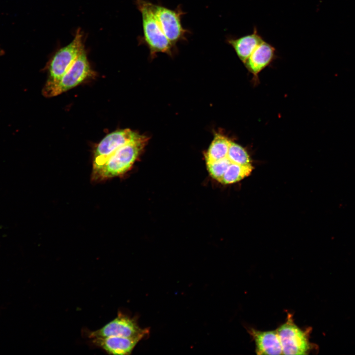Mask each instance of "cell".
<instances>
[{
	"label": "cell",
	"mask_w": 355,
	"mask_h": 355,
	"mask_svg": "<svg viewBox=\"0 0 355 355\" xmlns=\"http://www.w3.org/2000/svg\"><path fill=\"white\" fill-rule=\"evenodd\" d=\"M147 141V138L140 135L116 150L106 160L101 168L91 176L93 181H101L122 175L133 166Z\"/></svg>",
	"instance_id": "cell-1"
},
{
	"label": "cell",
	"mask_w": 355,
	"mask_h": 355,
	"mask_svg": "<svg viewBox=\"0 0 355 355\" xmlns=\"http://www.w3.org/2000/svg\"><path fill=\"white\" fill-rule=\"evenodd\" d=\"M136 4L142 15V40L148 48L151 56H154L157 53L171 54L175 46L162 31L151 8L150 2L136 0Z\"/></svg>",
	"instance_id": "cell-2"
},
{
	"label": "cell",
	"mask_w": 355,
	"mask_h": 355,
	"mask_svg": "<svg viewBox=\"0 0 355 355\" xmlns=\"http://www.w3.org/2000/svg\"><path fill=\"white\" fill-rule=\"evenodd\" d=\"M84 49L83 35L80 29L68 45L59 49L52 57L48 68V76L44 87L56 83L72 65Z\"/></svg>",
	"instance_id": "cell-3"
},
{
	"label": "cell",
	"mask_w": 355,
	"mask_h": 355,
	"mask_svg": "<svg viewBox=\"0 0 355 355\" xmlns=\"http://www.w3.org/2000/svg\"><path fill=\"white\" fill-rule=\"evenodd\" d=\"M276 330L283 354L307 355L313 348L308 338L309 331H304L297 326L289 314L286 321Z\"/></svg>",
	"instance_id": "cell-4"
},
{
	"label": "cell",
	"mask_w": 355,
	"mask_h": 355,
	"mask_svg": "<svg viewBox=\"0 0 355 355\" xmlns=\"http://www.w3.org/2000/svg\"><path fill=\"white\" fill-rule=\"evenodd\" d=\"M92 71L84 49L66 73L55 84L43 87V95L47 97L57 96L77 86L92 75Z\"/></svg>",
	"instance_id": "cell-5"
},
{
	"label": "cell",
	"mask_w": 355,
	"mask_h": 355,
	"mask_svg": "<svg viewBox=\"0 0 355 355\" xmlns=\"http://www.w3.org/2000/svg\"><path fill=\"white\" fill-rule=\"evenodd\" d=\"M89 339L108 337L143 338L149 334L147 328L142 329L138 325L136 320L119 312L117 316L101 328L94 330L85 331Z\"/></svg>",
	"instance_id": "cell-6"
},
{
	"label": "cell",
	"mask_w": 355,
	"mask_h": 355,
	"mask_svg": "<svg viewBox=\"0 0 355 355\" xmlns=\"http://www.w3.org/2000/svg\"><path fill=\"white\" fill-rule=\"evenodd\" d=\"M150 5L162 31L174 46L178 42L186 39V35L189 31L181 24V17L185 14L181 8L172 9L151 2Z\"/></svg>",
	"instance_id": "cell-7"
},
{
	"label": "cell",
	"mask_w": 355,
	"mask_h": 355,
	"mask_svg": "<svg viewBox=\"0 0 355 355\" xmlns=\"http://www.w3.org/2000/svg\"><path fill=\"white\" fill-rule=\"evenodd\" d=\"M140 135L130 129H126L114 131L105 137L94 151L91 176L101 168L116 150Z\"/></svg>",
	"instance_id": "cell-8"
},
{
	"label": "cell",
	"mask_w": 355,
	"mask_h": 355,
	"mask_svg": "<svg viewBox=\"0 0 355 355\" xmlns=\"http://www.w3.org/2000/svg\"><path fill=\"white\" fill-rule=\"evenodd\" d=\"M142 338L140 336L108 337L91 339V342L94 346L102 349L108 354L126 355L131 354L135 346Z\"/></svg>",
	"instance_id": "cell-9"
},
{
	"label": "cell",
	"mask_w": 355,
	"mask_h": 355,
	"mask_svg": "<svg viewBox=\"0 0 355 355\" xmlns=\"http://www.w3.org/2000/svg\"><path fill=\"white\" fill-rule=\"evenodd\" d=\"M275 53V47L263 40L244 64L250 72L257 76L273 61Z\"/></svg>",
	"instance_id": "cell-10"
},
{
	"label": "cell",
	"mask_w": 355,
	"mask_h": 355,
	"mask_svg": "<svg viewBox=\"0 0 355 355\" xmlns=\"http://www.w3.org/2000/svg\"><path fill=\"white\" fill-rule=\"evenodd\" d=\"M249 333L255 344L257 355H281L283 349L277 330L262 331L251 328Z\"/></svg>",
	"instance_id": "cell-11"
},
{
	"label": "cell",
	"mask_w": 355,
	"mask_h": 355,
	"mask_svg": "<svg viewBox=\"0 0 355 355\" xmlns=\"http://www.w3.org/2000/svg\"><path fill=\"white\" fill-rule=\"evenodd\" d=\"M263 40L257 28H254L251 34L237 38H228L226 41L234 49L240 60L244 63Z\"/></svg>",
	"instance_id": "cell-12"
},
{
	"label": "cell",
	"mask_w": 355,
	"mask_h": 355,
	"mask_svg": "<svg viewBox=\"0 0 355 355\" xmlns=\"http://www.w3.org/2000/svg\"><path fill=\"white\" fill-rule=\"evenodd\" d=\"M230 142L231 141L224 136L215 134L205 154L206 164L226 157Z\"/></svg>",
	"instance_id": "cell-13"
},
{
	"label": "cell",
	"mask_w": 355,
	"mask_h": 355,
	"mask_svg": "<svg viewBox=\"0 0 355 355\" xmlns=\"http://www.w3.org/2000/svg\"><path fill=\"white\" fill-rule=\"evenodd\" d=\"M253 169V167L251 164L240 165L231 163L220 182L228 184L239 181L248 176Z\"/></svg>",
	"instance_id": "cell-14"
},
{
	"label": "cell",
	"mask_w": 355,
	"mask_h": 355,
	"mask_svg": "<svg viewBox=\"0 0 355 355\" xmlns=\"http://www.w3.org/2000/svg\"><path fill=\"white\" fill-rule=\"evenodd\" d=\"M227 157L233 163L240 165L251 164L250 157L245 148L231 141Z\"/></svg>",
	"instance_id": "cell-15"
},
{
	"label": "cell",
	"mask_w": 355,
	"mask_h": 355,
	"mask_svg": "<svg viewBox=\"0 0 355 355\" xmlns=\"http://www.w3.org/2000/svg\"><path fill=\"white\" fill-rule=\"evenodd\" d=\"M231 163L226 157L213 162L207 163V169L211 176L220 182Z\"/></svg>",
	"instance_id": "cell-16"
},
{
	"label": "cell",
	"mask_w": 355,
	"mask_h": 355,
	"mask_svg": "<svg viewBox=\"0 0 355 355\" xmlns=\"http://www.w3.org/2000/svg\"><path fill=\"white\" fill-rule=\"evenodd\" d=\"M3 54V51L1 49H0V55Z\"/></svg>",
	"instance_id": "cell-17"
}]
</instances>
